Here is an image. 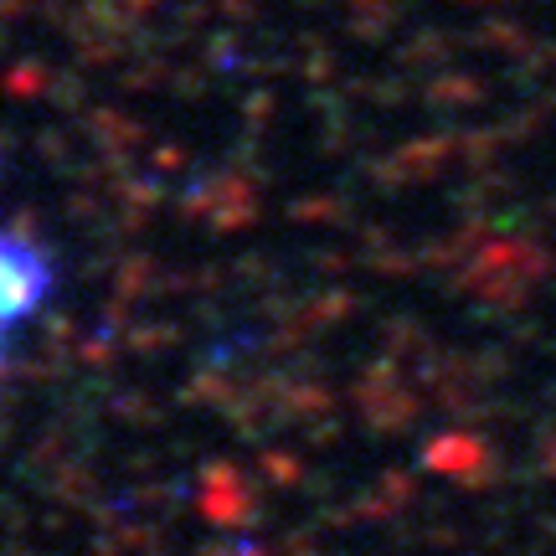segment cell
Listing matches in <instances>:
<instances>
[{"instance_id":"1","label":"cell","mask_w":556,"mask_h":556,"mask_svg":"<svg viewBox=\"0 0 556 556\" xmlns=\"http://www.w3.org/2000/svg\"><path fill=\"white\" fill-rule=\"evenodd\" d=\"M52 294H58V263L47 242L31 238L26 227L0 222V377L11 371L21 336L41 319Z\"/></svg>"}]
</instances>
